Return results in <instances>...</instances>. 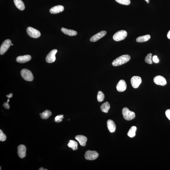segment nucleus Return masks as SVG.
Returning a JSON list of instances; mask_svg holds the SVG:
<instances>
[{"instance_id": "a878e982", "label": "nucleus", "mask_w": 170, "mask_h": 170, "mask_svg": "<svg viewBox=\"0 0 170 170\" xmlns=\"http://www.w3.org/2000/svg\"><path fill=\"white\" fill-rule=\"evenodd\" d=\"M152 54L150 53L147 54L145 58V62L146 63L151 64H153V60L152 59Z\"/></svg>"}, {"instance_id": "f257e3e1", "label": "nucleus", "mask_w": 170, "mask_h": 170, "mask_svg": "<svg viewBox=\"0 0 170 170\" xmlns=\"http://www.w3.org/2000/svg\"><path fill=\"white\" fill-rule=\"evenodd\" d=\"M131 57L128 55H122L117 58L113 61L112 64L114 66H119L126 63L130 60Z\"/></svg>"}, {"instance_id": "4c0bfd02", "label": "nucleus", "mask_w": 170, "mask_h": 170, "mask_svg": "<svg viewBox=\"0 0 170 170\" xmlns=\"http://www.w3.org/2000/svg\"><path fill=\"white\" fill-rule=\"evenodd\" d=\"M44 170H47V169H44Z\"/></svg>"}, {"instance_id": "a211bd4d", "label": "nucleus", "mask_w": 170, "mask_h": 170, "mask_svg": "<svg viewBox=\"0 0 170 170\" xmlns=\"http://www.w3.org/2000/svg\"><path fill=\"white\" fill-rule=\"evenodd\" d=\"M61 31L65 35H69V36H74L77 35V34L76 31L73 30L67 29L65 28H62Z\"/></svg>"}, {"instance_id": "c9c22d12", "label": "nucleus", "mask_w": 170, "mask_h": 170, "mask_svg": "<svg viewBox=\"0 0 170 170\" xmlns=\"http://www.w3.org/2000/svg\"><path fill=\"white\" fill-rule=\"evenodd\" d=\"M39 170H44V168H43L41 167V168H40Z\"/></svg>"}, {"instance_id": "e433bc0d", "label": "nucleus", "mask_w": 170, "mask_h": 170, "mask_svg": "<svg viewBox=\"0 0 170 170\" xmlns=\"http://www.w3.org/2000/svg\"><path fill=\"white\" fill-rule=\"evenodd\" d=\"M13 45V44H11V45Z\"/></svg>"}, {"instance_id": "7c9ffc66", "label": "nucleus", "mask_w": 170, "mask_h": 170, "mask_svg": "<svg viewBox=\"0 0 170 170\" xmlns=\"http://www.w3.org/2000/svg\"><path fill=\"white\" fill-rule=\"evenodd\" d=\"M152 60L155 63H159V59H158V57L156 56H154L153 57Z\"/></svg>"}, {"instance_id": "f3484780", "label": "nucleus", "mask_w": 170, "mask_h": 170, "mask_svg": "<svg viewBox=\"0 0 170 170\" xmlns=\"http://www.w3.org/2000/svg\"><path fill=\"white\" fill-rule=\"evenodd\" d=\"M76 139L80 143V145L82 146H86L87 139L86 137L83 135H78L75 137Z\"/></svg>"}, {"instance_id": "58836bf2", "label": "nucleus", "mask_w": 170, "mask_h": 170, "mask_svg": "<svg viewBox=\"0 0 170 170\" xmlns=\"http://www.w3.org/2000/svg\"></svg>"}, {"instance_id": "39448f33", "label": "nucleus", "mask_w": 170, "mask_h": 170, "mask_svg": "<svg viewBox=\"0 0 170 170\" xmlns=\"http://www.w3.org/2000/svg\"><path fill=\"white\" fill-rule=\"evenodd\" d=\"M27 32L28 35L32 38H38L41 35V33L39 31L31 27H29L27 28Z\"/></svg>"}, {"instance_id": "cd10ccee", "label": "nucleus", "mask_w": 170, "mask_h": 170, "mask_svg": "<svg viewBox=\"0 0 170 170\" xmlns=\"http://www.w3.org/2000/svg\"><path fill=\"white\" fill-rule=\"evenodd\" d=\"M63 119L64 116L63 115H58L55 117V121L57 123H60V122L62 121V119Z\"/></svg>"}, {"instance_id": "423d86ee", "label": "nucleus", "mask_w": 170, "mask_h": 170, "mask_svg": "<svg viewBox=\"0 0 170 170\" xmlns=\"http://www.w3.org/2000/svg\"><path fill=\"white\" fill-rule=\"evenodd\" d=\"M85 159L87 160H95L98 158L99 154L95 151L89 150L86 152L85 154Z\"/></svg>"}, {"instance_id": "c85d7f7f", "label": "nucleus", "mask_w": 170, "mask_h": 170, "mask_svg": "<svg viewBox=\"0 0 170 170\" xmlns=\"http://www.w3.org/2000/svg\"><path fill=\"white\" fill-rule=\"evenodd\" d=\"M6 139V136L3 133L1 129L0 130V141H5Z\"/></svg>"}, {"instance_id": "c756f323", "label": "nucleus", "mask_w": 170, "mask_h": 170, "mask_svg": "<svg viewBox=\"0 0 170 170\" xmlns=\"http://www.w3.org/2000/svg\"><path fill=\"white\" fill-rule=\"evenodd\" d=\"M9 101V99L8 101H7V102L4 103L3 104V107L5 109H9L10 108V106L8 104Z\"/></svg>"}, {"instance_id": "6e6552de", "label": "nucleus", "mask_w": 170, "mask_h": 170, "mask_svg": "<svg viewBox=\"0 0 170 170\" xmlns=\"http://www.w3.org/2000/svg\"><path fill=\"white\" fill-rule=\"evenodd\" d=\"M57 52V50L56 49H54L51 50L46 57V62L48 63H52L55 62L56 60L55 55Z\"/></svg>"}, {"instance_id": "6ab92c4d", "label": "nucleus", "mask_w": 170, "mask_h": 170, "mask_svg": "<svg viewBox=\"0 0 170 170\" xmlns=\"http://www.w3.org/2000/svg\"><path fill=\"white\" fill-rule=\"evenodd\" d=\"M14 1L16 6L19 10H23L25 9L24 4L22 0H14Z\"/></svg>"}, {"instance_id": "20e7f679", "label": "nucleus", "mask_w": 170, "mask_h": 170, "mask_svg": "<svg viewBox=\"0 0 170 170\" xmlns=\"http://www.w3.org/2000/svg\"><path fill=\"white\" fill-rule=\"evenodd\" d=\"M21 75L25 80L32 81L34 80V76L32 72L28 69H24L21 71Z\"/></svg>"}, {"instance_id": "393cba45", "label": "nucleus", "mask_w": 170, "mask_h": 170, "mask_svg": "<svg viewBox=\"0 0 170 170\" xmlns=\"http://www.w3.org/2000/svg\"><path fill=\"white\" fill-rule=\"evenodd\" d=\"M104 98H105V95L101 91H98L97 96L98 101L99 102H102L103 101Z\"/></svg>"}, {"instance_id": "9b49d317", "label": "nucleus", "mask_w": 170, "mask_h": 170, "mask_svg": "<svg viewBox=\"0 0 170 170\" xmlns=\"http://www.w3.org/2000/svg\"><path fill=\"white\" fill-rule=\"evenodd\" d=\"M106 34V31H101L92 37L90 38V41L91 42H95L105 36Z\"/></svg>"}, {"instance_id": "9d476101", "label": "nucleus", "mask_w": 170, "mask_h": 170, "mask_svg": "<svg viewBox=\"0 0 170 170\" xmlns=\"http://www.w3.org/2000/svg\"><path fill=\"white\" fill-rule=\"evenodd\" d=\"M153 81L156 84L164 86L167 84L166 80L165 77L161 76H156L153 79Z\"/></svg>"}, {"instance_id": "2eb2a0df", "label": "nucleus", "mask_w": 170, "mask_h": 170, "mask_svg": "<svg viewBox=\"0 0 170 170\" xmlns=\"http://www.w3.org/2000/svg\"><path fill=\"white\" fill-rule=\"evenodd\" d=\"M64 10V7L63 6L58 5L52 7L50 9V11L52 14H56L62 12Z\"/></svg>"}, {"instance_id": "4468645a", "label": "nucleus", "mask_w": 170, "mask_h": 170, "mask_svg": "<svg viewBox=\"0 0 170 170\" xmlns=\"http://www.w3.org/2000/svg\"><path fill=\"white\" fill-rule=\"evenodd\" d=\"M31 57L29 55H26L23 56H20L18 57L16 61L20 63H25L31 60Z\"/></svg>"}, {"instance_id": "b1692460", "label": "nucleus", "mask_w": 170, "mask_h": 170, "mask_svg": "<svg viewBox=\"0 0 170 170\" xmlns=\"http://www.w3.org/2000/svg\"><path fill=\"white\" fill-rule=\"evenodd\" d=\"M136 129V127L132 126L128 133L127 135L130 138H133L135 137L136 135L135 132Z\"/></svg>"}, {"instance_id": "0eeeda50", "label": "nucleus", "mask_w": 170, "mask_h": 170, "mask_svg": "<svg viewBox=\"0 0 170 170\" xmlns=\"http://www.w3.org/2000/svg\"><path fill=\"white\" fill-rule=\"evenodd\" d=\"M11 41L10 40H5L2 43L0 48V54L2 55L6 52L11 45Z\"/></svg>"}, {"instance_id": "2f4dec72", "label": "nucleus", "mask_w": 170, "mask_h": 170, "mask_svg": "<svg viewBox=\"0 0 170 170\" xmlns=\"http://www.w3.org/2000/svg\"><path fill=\"white\" fill-rule=\"evenodd\" d=\"M165 114L168 120H170V109H168L165 112Z\"/></svg>"}, {"instance_id": "7ed1b4c3", "label": "nucleus", "mask_w": 170, "mask_h": 170, "mask_svg": "<svg viewBox=\"0 0 170 170\" xmlns=\"http://www.w3.org/2000/svg\"><path fill=\"white\" fill-rule=\"evenodd\" d=\"M127 36V32L125 30H121L117 31L113 36L114 41H120L125 39Z\"/></svg>"}, {"instance_id": "1a4fd4ad", "label": "nucleus", "mask_w": 170, "mask_h": 170, "mask_svg": "<svg viewBox=\"0 0 170 170\" xmlns=\"http://www.w3.org/2000/svg\"><path fill=\"white\" fill-rule=\"evenodd\" d=\"M141 82V77L138 76H134L131 79V84L134 88L136 89L138 88Z\"/></svg>"}, {"instance_id": "72a5a7b5", "label": "nucleus", "mask_w": 170, "mask_h": 170, "mask_svg": "<svg viewBox=\"0 0 170 170\" xmlns=\"http://www.w3.org/2000/svg\"><path fill=\"white\" fill-rule=\"evenodd\" d=\"M167 36L168 38L170 39V30L168 31L167 34Z\"/></svg>"}, {"instance_id": "f704fd0d", "label": "nucleus", "mask_w": 170, "mask_h": 170, "mask_svg": "<svg viewBox=\"0 0 170 170\" xmlns=\"http://www.w3.org/2000/svg\"><path fill=\"white\" fill-rule=\"evenodd\" d=\"M145 1H146V2L147 3H149V1L150 0H145Z\"/></svg>"}, {"instance_id": "dca6fc26", "label": "nucleus", "mask_w": 170, "mask_h": 170, "mask_svg": "<svg viewBox=\"0 0 170 170\" xmlns=\"http://www.w3.org/2000/svg\"><path fill=\"white\" fill-rule=\"evenodd\" d=\"M107 128L111 133L115 132L116 129V126L115 123L112 120H109L107 122Z\"/></svg>"}, {"instance_id": "473e14b6", "label": "nucleus", "mask_w": 170, "mask_h": 170, "mask_svg": "<svg viewBox=\"0 0 170 170\" xmlns=\"http://www.w3.org/2000/svg\"><path fill=\"white\" fill-rule=\"evenodd\" d=\"M12 96H13L12 94L11 93L10 94H9V95H7L6 97H8V98H9L12 97Z\"/></svg>"}, {"instance_id": "4be33fe9", "label": "nucleus", "mask_w": 170, "mask_h": 170, "mask_svg": "<svg viewBox=\"0 0 170 170\" xmlns=\"http://www.w3.org/2000/svg\"><path fill=\"white\" fill-rule=\"evenodd\" d=\"M40 115L42 119L47 120L52 115V113L50 110H46L42 113H40Z\"/></svg>"}, {"instance_id": "412c9836", "label": "nucleus", "mask_w": 170, "mask_h": 170, "mask_svg": "<svg viewBox=\"0 0 170 170\" xmlns=\"http://www.w3.org/2000/svg\"><path fill=\"white\" fill-rule=\"evenodd\" d=\"M110 108V106L108 102H106L104 103L101 105V109L102 112L106 113H108L109 110Z\"/></svg>"}, {"instance_id": "bb28decb", "label": "nucleus", "mask_w": 170, "mask_h": 170, "mask_svg": "<svg viewBox=\"0 0 170 170\" xmlns=\"http://www.w3.org/2000/svg\"><path fill=\"white\" fill-rule=\"evenodd\" d=\"M119 3L125 5H129L130 3V0H115Z\"/></svg>"}, {"instance_id": "f03ea898", "label": "nucleus", "mask_w": 170, "mask_h": 170, "mask_svg": "<svg viewBox=\"0 0 170 170\" xmlns=\"http://www.w3.org/2000/svg\"><path fill=\"white\" fill-rule=\"evenodd\" d=\"M122 114L124 118L128 121L133 120L135 117V113L130 111L126 107H124L122 110Z\"/></svg>"}, {"instance_id": "5701e85b", "label": "nucleus", "mask_w": 170, "mask_h": 170, "mask_svg": "<svg viewBox=\"0 0 170 170\" xmlns=\"http://www.w3.org/2000/svg\"><path fill=\"white\" fill-rule=\"evenodd\" d=\"M68 147L71 148L73 150H77L78 148V144L76 142L73 140H70L68 145Z\"/></svg>"}, {"instance_id": "f8f14e48", "label": "nucleus", "mask_w": 170, "mask_h": 170, "mask_svg": "<svg viewBox=\"0 0 170 170\" xmlns=\"http://www.w3.org/2000/svg\"><path fill=\"white\" fill-rule=\"evenodd\" d=\"M17 153L19 157L21 159L24 158L26 156V148L23 145H21L17 148Z\"/></svg>"}, {"instance_id": "ddd939ff", "label": "nucleus", "mask_w": 170, "mask_h": 170, "mask_svg": "<svg viewBox=\"0 0 170 170\" xmlns=\"http://www.w3.org/2000/svg\"><path fill=\"white\" fill-rule=\"evenodd\" d=\"M127 84L126 81L123 80H120L116 86L117 91L123 92L126 90L127 88Z\"/></svg>"}, {"instance_id": "aec40b11", "label": "nucleus", "mask_w": 170, "mask_h": 170, "mask_svg": "<svg viewBox=\"0 0 170 170\" xmlns=\"http://www.w3.org/2000/svg\"><path fill=\"white\" fill-rule=\"evenodd\" d=\"M151 36L150 35H146L140 36L137 38L136 41L138 43H142L148 41L150 39Z\"/></svg>"}]
</instances>
